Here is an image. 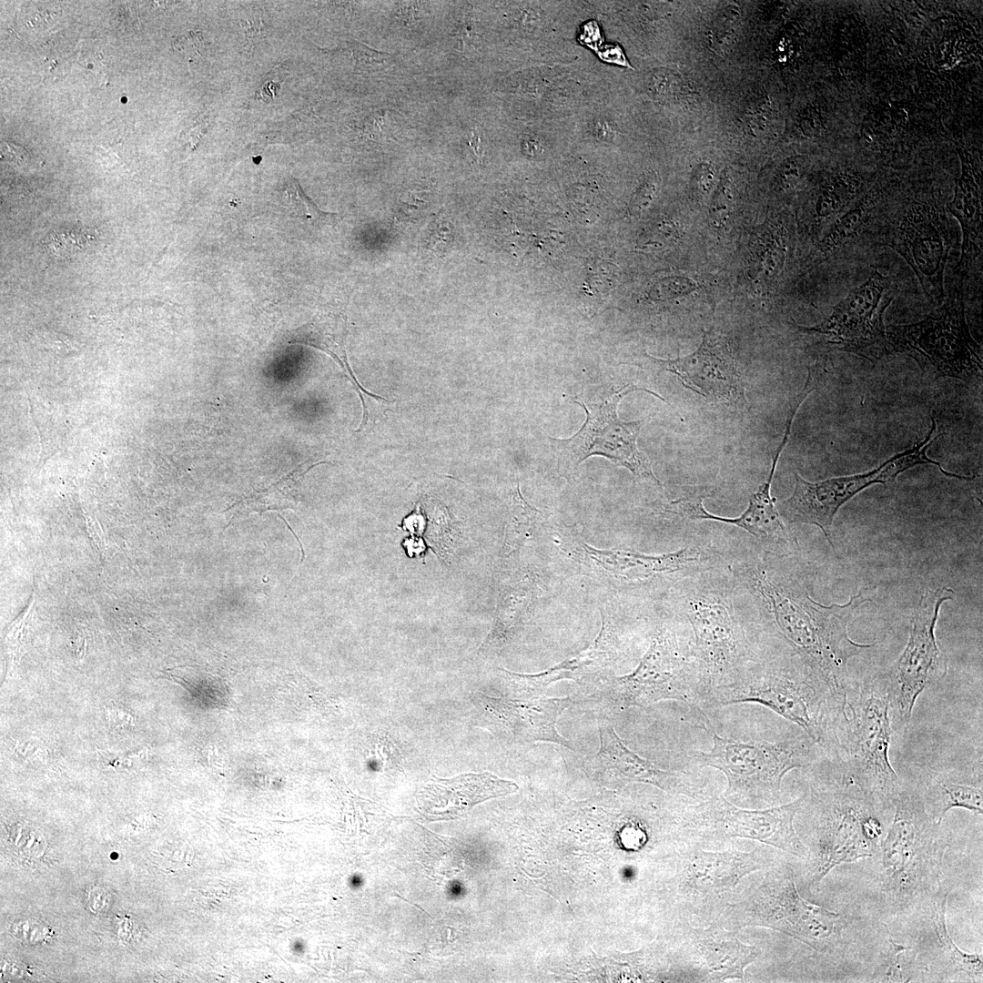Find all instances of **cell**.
<instances>
[{
  "mask_svg": "<svg viewBox=\"0 0 983 983\" xmlns=\"http://www.w3.org/2000/svg\"><path fill=\"white\" fill-rule=\"evenodd\" d=\"M518 785L490 773H468L451 778L433 776L416 796L417 806L428 820L456 819L477 804L515 793Z\"/></svg>",
  "mask_w": 983,
  "mask_h": 983,
  "instance_id": "603a6c76",
  "label": "cell"
},
{
  "mask_svg": "<svg viewBox=\"0 0 983 983\" xmlns=\"http://www.w3.org/2000/svg\"><path fill=\"white\" fill-rule=\"evenodd\" d=\"M739 703L766 706L798 725L828 757L833 755L836 730L846 713L801 660L784 664L753 658L714 688L712 707Z\"/></svg>",
  "mask_w": 983,
  "mask_h": 983,
  "instance_id": "7a4b0ae2",
  "label": "cell"
},
{
  "mask_svg": "<svg viewBox=\"0 0 983 983\" xmlns=\"http://www.w3.org/2000/svg\"><path fill=\"white\" fill-rule=\"evenodd\" d=\"M980 174L974 165L962 157V172L948 211L958 219L962 231L961 257L958 266L965 267L982 258V219Z\"/></svg>",
  "mask_w": 983,
  "mask_h": 983,
  "instance_id": "484cf974",
  "label": "cell"
},
{
  "mask_svg": "<svg viewBox=\"0 0 983 983\" xmlns=\"http://www.w3.org/2000/svg\"><path fill=\"white\" fill-rule=\"evenodd\" d=\"M936 431L937 423L931 418L930 430L924 440L865 473L811 482L796 471L793 493L777 508L780 516L788 522L816 525L832 544L830 531L835 515L847 501L870 485L892 482L900 473L921 464H934L949 478L968 479L967 476L947 471L939 462L927 455V450L939 436Z\"/></svg>",
  "mask_w": 983,
  "mask_h": 983,
  "instance_id": "4fadbf2b",
  "label": "cell"
},
{
  "mask_svg": "<svg viewBox=\"0 0 983 983\" xmlns=\"http://www.w3.org/2000/svg\"><path fill=\"white\" fill-rule=\"evenodd\" d=\"M893 806V822L881 843L882 892L892 907L903 910L940 886L948 843L918 788L902 783Z\"/></svg>",
  "mask_w": 983,
  "mask_h": 983,
  "instance_id": "8992f818",
  "label": "cell"
},
{
  "mask_svg": "<svg viewBox=\"0 0 983 983\" xmlns=\"http://www.w3.org/2000/svg\"><path fill=\"white\" fill-rule=\"evenodd\" d=\"M240 25L248 36L260 35L266 30V24L261 16L252 13L240 19Z\"/></svg>",
  "mask_w": 983,
  "mask_h": 983,
  "instance_id": "74e56055",
  "label": "cell"
},
{
  "mask_svg": "<svg viewBox=\"0 0 983 983\" xmlns=\"http://www.w3.org/2000/svg\"><path fill=\"white\" fill-rule=\"evenodd\" d=\"M860 185V178L855 173L844 171L833 176L818 198L817 216L821 218L836 219L850 208Z\"/></svg>",
  "mask_w": 983,
  "mask_h": 983,
  "instance_id": "4dcf8cb0",
  "label": "cell"
},
{
  "mask_svg": "<svg viewBox=\"0 0 983 983\" xmlns=\"http://www.w3.org/2000/svg\"><path fill=\"white\" fill-rule=\"evenodd\" d=\"M686 613L694 633L695 659L714 690L754 658L748 642L729 603L714 593L694 595Z\"/></svg>",
  "mask_w": 983,
  "mask_h": 983,
  "instance_id": "e0dca14e",
  "label": "cell"
},
{
  "mask_svg": "<svg viewBox=\"0 0 983 983\" xmlns=\"http://www.w3.org/2000/svg\"><path fill=\"white\" fill-rule=\"evenodd\" d=\"M804 806L810 812L811 845L806 885L816 887L836 866L872 856L882 836L877 810H885L856 785L837 778L816 777Z\"/></svg>",
  "mask_w": 983,
  "mask_h": 983,
  "instance_id": "5b68a950",
  "label": "cell"
},
{
  "mask_svg": "<svg viewBox=\"0 0 983 983\" xmlns=\"http://www.w3.org/2000/svg\"><path fill=\"white\" fill-rule=\"evenodd\" d=\"M619 280V269L616 266L603 261H594L588 268V273L582 288L583 300L593 305H600L609 297Z\"/></svg>",
  "mask_w": 983,
  "mask_h": 983,
  "instance_id": "d6a6232c",
  "label": "cell"
},
{
  "mask_svg": "<svg viewBox=\"0 0 983 983\" xmlns=\"http://www.w3.org/2000/svg\"><path fill=\"white\" fill-rule=\"evenodd\" d=\"M617 658V641L603 616L602 627L584 650L538 674H519L500 669L513 693L522 698L537 697L551 684L573 680L582 684H600L610 675Z\"/></svg>",
  "mask_w": 983,
  "mask_h": 983,
  "instance_id": "7402d4cb",
  "label": "cell"
},
{
  "mask_svg": "<svg viewBox=\"0 0 983 983\" xmlns=\"http://www.w3.org/2000/svg\"><path fill=\"white\" fill-rule=\"evenodd\" d=\"M583 545L590 557L607 573L626 580H644L674 573L698 560V552L689 548L660 555H647L632 550H600L587 543Z\"/></svg>",
  "mask_w": 983,
  "mask_h": 983,
  "instance_id": "d4e9b609",
  "label": "cell"
},
{
  "mask_svg": "<svg viewBox=\"0 0 983 983\" xmlns=\"http://www.w3.org/2000/svg\"><path fill=\"white\" fill-rule=\"evenodd\" d=\"M636 390L646 391L666 401L652 390L631 384L597 400H574L586 412L582 428L568 439L548 438L562 476L573 480L583 461L593 455H601L625 467L635 478L661 485L648 456L637 446L643 421H624L617 415L621 400Z\"/></svg>",
  "mask_w": 983,
  "mask_h": 983,
  "instance_id": "7c38bea8",
  "label": "cell"
},
{
  "mask_svg": "<svg viewBox=\"0 0 983 983\" xmlns=\"http://www.w3.org/2000/svg\"><path fill=\"white\" fill-rule=\"evenodd\" d=\"M673 901L679 925L713 924L748 875L774 863L765 846L707 850L679 841Z\"/></svg>",
  "mask_w": 983,
  "mask_h": 983,
  "instance_id": "9c48e42d",
  "label": "cell"
},
{
  "mask_svg": "<svg viewBox=\"0 0 983 983\" xmlns=\"http://www.w3.org/2000/svg\"><path fill=\"white\" fill-rule=\"evenodd\" d=\"M887 336L889 354L911 357L928 378L981 380V348L969 331L961 292L948 296L924 319L890 326Z\"/></svg>",
  "mask_w": 983,
  "mask_h": 983,
  "instance_id": "8fae6325",
  "label": "cell"
},
{
  "mask_svg": "<svg viewBox=\"0 0 983 983\" xmlns=\"http://www.w3.org/2000/svg\"><path fill=\"white\" fill-rule=\"evenodd\" d=\"M953 595L954 591L947 587L927 590L915 610L907 645L893 674L887 675L897 729L908 725L917 697L947 673V659L937 644L935 628L941 605Z\"/></svg>",
  "mask_w": 983,
  "mask_h": 983,
  "instance_id": "2e32d148",
  "label": "cell"
},
{
  "mask_svg": "<svg viewBox=\"0 0 983 983\" xmlns=\"http://www.w3.org/2000/svg\"><path fill=\"white\" fill-rule=\"evenodd\" d=\"M760 954L759 948L739 939L738 931L714 924L679 925L675 949L677 981H743L745 968Z\"/></svg>",
  "mask_w": 983,
  "mask_h": 983,
  "instance_id": "ac0fdd59",
  "label": "cell"
},
{
  "mask_svg": "<svg viewBox=\"0 0 983 983\" xmlns=\"http://www.w3.org/2000/svg\"><path fill=\"white\" fill-rule=\"evenodd\" d=\"M600 747L584 758L588 769L623 781L642 782L691 798L704 799L703 788L694 777L681 771L660 768L629 749L610 725L599 727Z\"/></svg>",
  "mask_w": 983,
  "mask_h": 983,
  "instance_id": "44dd1931",
  "label": "cell"
},
{
  "mask_svg": "<svg viewBox=\"0 0 983 983\" xmlns=\"http://www.w3.org/2000/svg\"><path fill=\"white\" fill-rule=\"evenodd\" d=\"M738 15V7L729 5L722 10L717 16L712 31V46L717 53H724L727 46L731 45Z\"/></svg>",
  "mask_w": 983,
  "mask_h": 983,
  "instance_id": "836d02e7",
  "label": "cell"
},
{
  "mask_svg": "<svg viewBox=\"0 0 983 983\" xmlns=\"http://www.w3.org/2000/svg\"><path fill=\"white\" fill-rule=\"evenodd\" d=\"M479 704L490 723L517 743L549 742L574 750L556 727L559 716L572 704L570 697L508 699L481 694Z\"/></svg>",
  "mask_w": 983,
  "mask_h": 983,
  "instance_id": "ffe728a7",
  "label": "cell"
},
{
  "mask_svg": "<svg viewBox=\"0 0 983 983\" xmlns=\"http://www.w3.org/2000/svg\"><path fill=\"white\" fill-rule=\"evenodd\" d=\"M805 795L781 806L745 809L724 796L686 805L675 819V833L683 841L707 850H722L732 839H750L806 860L809 849L796 832L794 819Z\"/></svg>",
  "mask_w": 983,
  "mask_h": 983,
  "instance_id": "30bf717a",
  "label": "cell"
},
{
  "mask_svg": "<svg viewBox=\"0 0 983 983\" xmlns=\"http://www.w3.org/2000/svg\"><path fill=\"white\" fill-rule=\"evenodd\" d=\"M749 876L713 924L732 931L775 929L822 953L832 948L841 915L802 898L790 864L773 863Z\"/></svg>",
  "mask_w": 983,
  "mask_h": 983,
  "instance_id": "277c9868",
  "label": "cell"
},
{
  "mask_svg": "<svg viewBox=\"0 0 983 983\" xmlns=\"http://www.w3.org/2000/svg\"><path fill=\"white\" fill-rule=\"evenodd\" d=\"M506 597L502 601L506 605L500 606L493 627L481 649L502 645L515 634L523 623L532 603L533 597L532 585L527 582H522L509 592Z\"/></svg>",
  "mask_w": 983,
  "mask_h": 983,
  "instance_id": "f1b7e54d",
  "label": "cell"
},
{
  "mask_svg": "<svg viewBox=\"0 0 983 983\" xmlns=\"http://www.w3.org/2000/svg\"><path fill=\"white\" fill-rule=\"evenodd\" d=\"M606 701L620 708L648 707L676 700L704 714L712 707L713 685L694 655L674 632L657 630L637 667L630 674L610 675L602 684Z\"/></svg>",
  "mask_w": 983,
  "mask_h": 983,
  "instance_id": "ba28073f",
  "label": "cell"
},
{
  "mask_svg": "<svg viewBox=\"0 0 983 983\" xmlns=\"http://www.w3.org/2000/svg\"><path fill=\"white\" fill-rule=\"evenodd\" d=\"M285 196L289 206L294 209L297 215L302 216L304 218L319 219L327 216L306 196L298 181L294 178L288 182Z\"/></svg>",
  "mask_w": 983,
  "mask_h": 983,
  "instance_id": "e575fe53",
  "label": "cell"
},
{
  "mask_svg": "<svg viewBox=\"0 0 983 983\" xmlns=\"http://www.w3.org/2000/svg\"><path fill=\"white\" fill-rule=\"evenodd\" d=\"M916 954L913 948L889 942L882 953L872 976L876 982H908L914 978Z\"/></svg>",
  "mask_w": 983,
  "mask_h": 983,
  "instance_id": "1f68e13d",
  "label": "cell"
},
{
  "mask_svg": "<svg viewBox=\"0 0 983 983\" xmlns=\"http://www.w3.org/2000/svg\"><path fill=\"white\" fill-rule=\"evenodd\" d=\"M742 573L766 604L778 633L827 686L845 713L849 690L848 660L875 645L854 642L847 631L855 611L869 601V596L861 591L845 604L825 606L808 594L797 595L775 583L758 567H747Z\"/></svg>",
  "mask_w": 983,
  "mask_h": 983,
  "instance_id": "6da1fadb",
  "label": "cell"
},
{
  "mask_svg": "<svg viewBox=\"0 0 983 983\" xmlns=\"http://www.w3.org/2000/svg\"><path fill=\"white\" fill-rule=\"evenodd\" d=\"M2 156H5L9 160H25L26 157V151L13 144H7L3 142L1 145Z\"/></svg>",
  "mask_w": 983,
  "mask_h": 983,
  "instance_id": "f35d334b",
  "label": "cell"
},
{
  "mask_svg": "<svg viewBox=\"0 0 983 983\" xmlns=\"http://www.w3.org/2000/svg\"><path fill=\"white\" fill-rule=\"evenodd\" d=\"M890 277L875 269L859 286L837 302L820 323L801 327L821 335L834 348L871 361L889 354L884 314L895 297Z\"/></svg>",
  "mask_w": 983,
  "mask_h": 983,
  "instance_id": "5bb4252c",
  "label": "cell"
},
{
  "mask_svg": "<svg viewBox=\"0 0 983 983\" xmlns=\"http://www.w3.org/2000/svg\"><path fill=\"white\" fill-rule=\"evenodd\" d=\"M174 49L187 59H194L202 56L205 49V39L199 31H188L177 37L173 41Z\"/></svg>",
  "mask_w": 983,
  "mask_h": 983,
  "instance_id": "8d00e7d4",
  "label": "cell"
},
{
  "mask_svg": "<svg viewBox=\"0 0 983 983\" xmlns=\"http://www.w3.org/2000/svg\"><path fill=\"white\" fill-rule=\"evenodd\" d=\"M731 202V182L729 177L725 175L721 178L710 207V218L715 227H722L725 224L730 214Z\"/></svg>",
  "mask_w": 983,
  "mask_h": 983,
  "instance_id": "d590c367",
  "label": "cell"
},
{
  "mask_svg": "<svg viewBox=\"0 0 983 983\" xmlns=\"http://www.w3.org/2000/svg\"><path fill=\"white\" fill-rule=\"evenodd\" d=\"M870 216V201L861 200L837 217L829 226L819 243L820 250L830 254L847 245L857 237Z\"/></svg>",
  "mask_w": 983,
  "mask_h": 983,
  "instance_id": "f546056e",
  "label": "cell"
},
{
  "mask_svg": "<svg viewBox=\"0 0 983 983\" xmlns=\"http://www.w3.org/2000/svg\"><path fill=\"white\" fill-rule=\"evenodd\" d=\"M819 751L823 752L804 731L775 742H741L713 731V746L707 753H699L697 759L702 766L714 767L725 775L723 796L731 803L772 806L779 799L785 774L816 764Z\"/></svg>",
  "mask_w": 983,
  "mask_h": 983,
  "instance_id": "52a82bcc",
  "label": "cell"
},
{
  "mask_svg": "<svg viewBox=\"0 0 983 983\" xmlns=\"http://www.w3.org/2000/svg\"><path fill=\"white\" fill-rule=\"evenodd\" d=\"M645 356L706 401L748 409L738 363L728 344L712 329L704 333L699 347L689 355L670 360Z\"/></svg>",
  "mask_w": 983,
  "mask_h": 983,
  "instance_id": "d6986e66",
  "label": "cell"
},
{
  "mask_svg": "<svg viewBox=\"0 0 983 983\" xmlns=\"http://www.w3.org/2000/svg\"><path fill=\"white\" fill-rule=\"evenodd\" d=\"M847 702L835 737L832 760L843 780L884 809L893 806L902 782L889 760L893 717L887 675H869Z\"/></svg>",
  "mask_w": 983,
  "mask_h": 983,
  "instance_id": "3957f363",
  "label": "cell"
},
{
  "mask_svg": "<svg viewBox=\"0 0 983 983\" xmlns=\"http://www.w3.org/2000/svg\"><path fill=\"white\" fill-rule=\"evenodd\" d=\"M208 123L204 120L196 122L187 133V140L190 141L189 143L193 144L195 143L194 141H198L203 134L206 133Z\"/></svg>",
  "mask_w": 983,
  "mask_h": 983,
  "instance_id": "ab89813d",
  "label": "cell"
},
{
  "mask_svg": "<svg viewBox=\"0 0 983 983\" xmlns=\"http://www.w3.org/2000/svg\"><path fill=\"white\" fill-rule=\"evenodd\" d=\"M948 891L940 884L932 895V924L938 944L954 972L966 973L974 982L983 978L981 954L967 953L959 949L948 934L946 909Z\"/></svg>",
  "mask_w": 983,
  "mask_h": 983,
  "instance_id": "83f0119b",
  "label": "cell"
},
{
  "mask_svg": "<svg viewBox=\"0 0 983 983\" xmlns=\"http://www.w3.org/2000/svg\"><path fill=\"white\" fill-rule=\"evenodd\" d=\"M926 788L920 790L926 809L932 818L941 824L946 814L954 807L983 813L981 779L976 783L958 781L951 774H927Z\"/></svg>",
  "mask_w": 983,
  "mask_h": 983,
  "instance_id": "4316f807",
  "label": "cell"
},
{
  "mask_svg": "<svg viewBox=\"0 0 983 983\" xmlns=\"http://www.w3.org/2000/svg\"><path fill=\"white\" fill-rule=\"evenodd\" d=\"M879 239L909 265L927 298L943 301L944 274L951 248L944 210L928 201L911 203L884 223Z\"/></svg>",
  "mask_w": 983,
  "mask_h": 983,
  "instance_id": "9a60e30c",
  "label": "cell"
},
{
  "mask_svg": "<svg viewBox=\"0 0 983 983\" xmlns=\"http://www.w3.org/2000/svg\"><path fill=\"white\" fill-rule=\"evenodd\" d=\"M802 403L803 400L799 398L794 400L789 410L784 436L772 459L767 480L751 494L746 510L739 517L727 518L714 515L704 509L701 512L700 520L718 521L735 525L765 542L779 543L788 541L787 530L775 505V499L771 495V484L779 457L788 441L794 418Z\"/></svg>",
  "mask_w": 983,
  "mask_h": 983,
  "instance_id": "cb8c5ba5",
  "label": "cell"
}]
</instances>
